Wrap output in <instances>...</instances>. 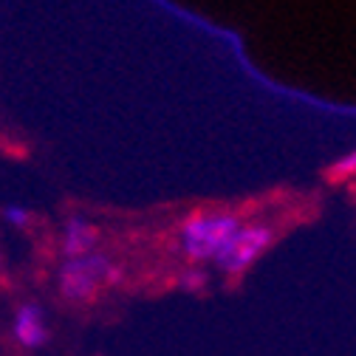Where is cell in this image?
<instances>
[{"instance_id":"cell-6","label":"cell","mask_w":356,"mask_h":356,"mask_svg":"<svg viewBox=\"0 0 356 356\" xmlns=\"http://www.w3.org/2000/svg\"><path fill=\"white\" fill-rule=\"evenodd\" d=\"M350 175H356V150L348 153L342 161H337V164L328 170V178H331V181H342V178H350Z\"/></svg>"},{"instance_id":"cell-7","label":"cell","mask_w":356,"mask_h":356,"mask_svg":"<svg viewBox=\"0 0 356 356\" xmlns=\"http://www.w3.org/2000/svg\"><path fill=\"white\" fill-rule=\"evenodd\" d=\"M207 280H209V275L195 266V269H187V272L181 275V289H184V291H201V289L207 286Z\"/></svg>"},{"instance_id":"cell-3","label":"cell","mask_w":356,"mask_h":356,"mask_svg":"<svg viewBox=\"0 0 356 356\" xmlns=\"http://www.w3.org/2000/svg\"><path fill=\"white\" fill-rule=\"evenodd\" d=\"M275 241V229L266 227V224H246L241 227V232L229 241V246L215 257L218 269L227 272V275H241L246 272L249 266L272 246Z\"/></svg>"},{"instance_id":"cell-5","label":"cell","mask_w":356,"mask_h":356,"mask_svg":"<svg viewBox=\"0 0 356 356\" xmlns=\"http://www.w3.org/2000/svg\"><path fill=\"white\" fill-rule=\"evenodd\" d=\"M97 241H99V232H97V227L91 224V220H85V218H79V215H71V218L65 220V227H63V241H60V246H63L65 260H74V257L91 254L94 246H97Z\"/></svg>"},{"instance_id":"cell-8","label":"cell","mask_w":356,"mask_h":356,"mask_svg":"<svg viewBox=\"0 0 356 356\" xmlns=\"http://www.w3.org/2000/svg\"><path fill=\"white\" fill-rule=\"evenodd\" d=\"M3 220L6 224H12V227H17V229H23V227H29V220H31V212L26 209V207H3Z\"/></svg>"},{"instance_id":"cell-4","label":"cell","mask_w":356,"mask_h":356,"mask_svg":"<svg viewBox=\"0 0 356 356\" xmlns=\"http://www.w3.org/2000/svg\"><path fill=\"white\" fill-rule=\"evenodd\" d=\"M12 334L23 348H42L51 339V328L46 320V308L40 302H23L15 311V320H12Z\"/></svg>"},{"instance_id":"cell-2","label":"cell","mask_w":356,"mask_h":356,"mask_svg":"<svg viewBox=\"0 0 356 356\" xmlns=\"http://www.w3.org/2000/svg\"><path fill=\"white\" fill-rule=\"evenodd\" d=\"M122 277V272L116 266L99 254V252H91L85 257H74V260H65L60 266V275H57V283H60V294L71 302H85L91 300L99 289V283H116Z\"/></svg>"},{"instance_id":"cell-1","label":"cell","mask_w":356,"mask_h":356,"mask_svg":"<svg viewBox=\"0 0 356 356\" xmlns=\"http://www.w3.org/2000/svg\"><path fill=\"white\" fill-rule=\"evenodd\" d=\"M241 227L243 220L232 212H195L184 220L181 232H178V246L195 263L215 260L241 232Z\"/></svg>"},{"instance_id":"cell-9","label":"cell","mask_w":356,"mask_h":356,"mask_svg":"<svg viewBox=\"0 0 356 356\" xmlns=\"http://www.w3.org/2000/svg\"><path fill=\"white\" fill-rule=\"evenodd\" d=\"M0 266H3V257H0Z\"/></svg>"}]
</instances>
